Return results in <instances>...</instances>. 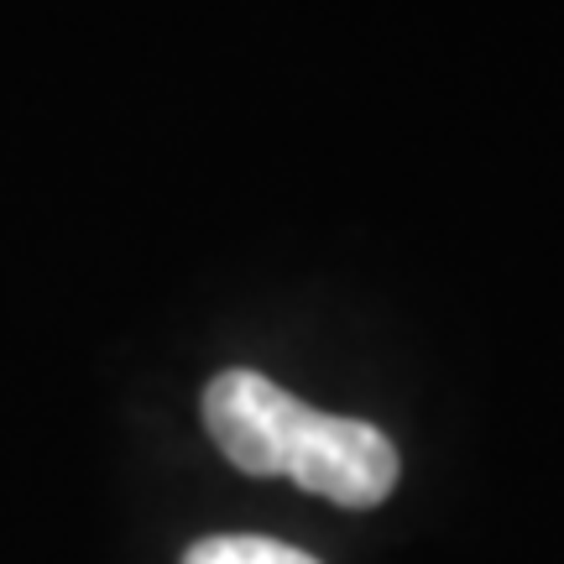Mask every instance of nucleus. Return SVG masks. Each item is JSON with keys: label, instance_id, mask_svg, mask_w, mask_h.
<instances>
[{"label": "nucleus", "instance_id": "nucleus-1", "mask_svg": "<svg viewBox=\"0 0 564 564\" xmlns=\"http://www.w3.org/2000/svg\"><path fill=\"white\" fill-rule=\"evenodd\" d=\"M204 429L246 476H282L324 502L366 512L398 491L403 460L377 423L324 413L251 366H230L204 387Z\"/></svg>", "mask_w": 564, "mask_h": 564}, {"label": "nucleus", "instance_id": "nucleus-2", "mask_svg": "<svg viewBox=\"0 0 564 564\" xmlns=\"http://www.w3.org/2000/svg\"><path fill=\"white\" fill-rule=\"evenodd\" d=\"M183 564H319L299 544H282L267 533H209L199 544H188Z\"/></svg>", "mask_w": 564, "mask_h": 564}]
</instances>
